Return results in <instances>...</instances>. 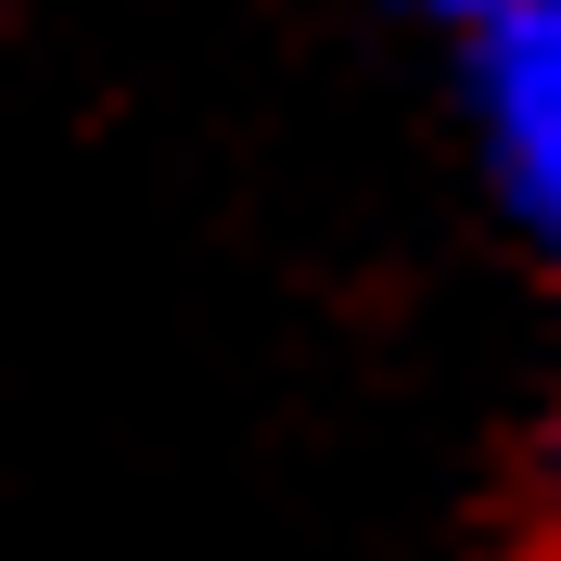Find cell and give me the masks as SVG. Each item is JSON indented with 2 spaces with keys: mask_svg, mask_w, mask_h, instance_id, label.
Here are the masks:
<instances>
[{
  "mask_svg": "<svg viewBox=\"0 0 561 561\" xmlns=\"http://www.w3.org/2000/svg\"><path fill=\"white\" fill-rule=\"evenodd\" d=\"M472 115H485V167L511 217L561 255V0L472 26Z\"/></svg>",
  "mask_w": 561,
  "mask_h": 561,
  "instance_id": "cell-1",
  "label": "cell"
},
{
  "mask_svg": "<svg viewBox=\"0 0 561 561\" xmlns=\"http://www.w3.org/2000/svg\"><path fill=\"white\" fill-rule=\"evenodd\" d=\"M536 549L561 561V421H549V447H536Z\"/></svg>",
  "mask_w": 561,
  "mask_h": 561,
  "instance_id": "cell-2",
  "label": "cell"
},
{
  "mask_svg": "<svg viewBox=\"0 0 561 561\" xmlns=\"http://www.w3.org/2000/svg\"><path fill=\"white\" fill-rule=\"evenodd\" d=\"M421 13H447V26H511V13H536V0H421Z\"/></svg>",
  "mask_w": 561,
  "mask_h": 561,
  "instance_id": "cell-3",
  "label": "cell"
}]
</instances>
